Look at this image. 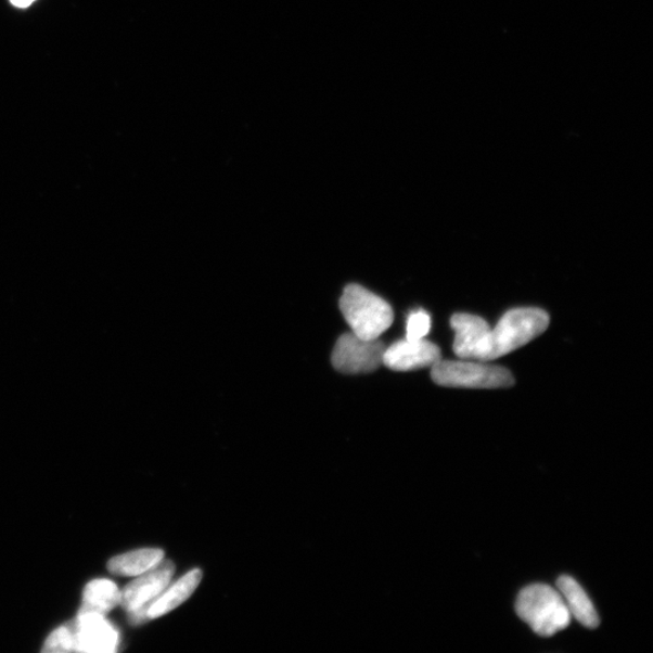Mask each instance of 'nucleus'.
I'll return each mask as SVG.
<instances>
[{"mask_svg":"<svg viewBox=\"0 0 653 653\" xmlns=\"http://www.w3.org/2000/svg\"><path fill=\"white\" fill-rule=\"evenodd\" d=\"M451 329L456 332L452 349L462 360H479L490 325L477 315L456 313L451 318Z\"/></svg>","mask_w":653,"mask_h":653,"instance_id":"obj_9","label":"nucleus"},{"mask_svg":"<svg viewBox=\"0 0 653 653\" xmlns=\"http://www.w3.org/2000/svg\"><path fill=\"white\" fill-rule=\"evenodd\" d=\"M165 553L159 549L137 550L114 556L108 562V571L119 576H140L164 561Z\"/></svg>","mask_w":653,"mask_h":653,"instance_id":"obj_13","label":"nucleus"},{"mask_svg":"<svg viewBox=\"0 0 653 653\" xmlns=\"http://www.w3.org/2000/svg\"><path fill=\"white\" fill-rule=\"evenodd\" d=\"M515 611L541 637H553L572 623L560 591L547 585L524 588L515 603Z\"/></svg>","mask_w":653,"mask_h":653,"instance_id":"obj_3","label":"nucleus"},{"mask_svg":"<svg viewBox=\"0 0 653 653\" xmlns=\"http://www.w3.org/2000/svg\"><path fill=\"white\" fill-rule=\"evenodd\" d=\"M441 360L439 347L428 341H399L386 347L383 364L396 372H410L432 367Z\"/></svg>","mask_w":653,"mask_h":653,"instance_id":"obj_8","label":"nucleus"},{"mask_svg":"<svg viewBox=\"0 0 653 653\" xmlns=\"http://www.w3.org/2000/svg\"><path fill=\"white\" fill-rule=\"evenodd\" d=\"M174 575L175 564L171 561L164 560L152 567L151 571L136 578L128 587H125L124 591L120 592L119 605L128 613L149 605L172 581Z\"/></svg>","mask_w":653,"mask_h":653,"instance_id":"obj_7","label":"nucleus"},{"mask_svg":"<svg viewBox=\"0 0 653 653\" xmlns=\"http://www.w3.org/2000/svg\"><path fill=\"white\" fill-rule=\"evenodd\" d=\"M556 585L572 618H576L587 628H597L600 623L597 610L576 579L571 576H562L558 579Z\"/></svg>","mask_w":653,"mask_h":653,"instance_id":"obj_11","label":"nucleus"},{"mask_svg":"<svg viewBox=\"0 0 653 653\" xmlns=\"http://www.w3.org/2000/svg\"><path fill=\"white\" fill-rule=\"evenodd\" d=\"M434 382L446 387L461 388H504L514 384V377L503 367L483 361H441L432 366Z\"/></svg>","mask_w":653,"mask_h":653,"instance_id":"obj_4","label":"nucleus"},{"mask_svg":"<svg viewBox=\"0 0 653 653\" xmlns=\"http://www.w3.org/2000/svg\"><path fill=\"white\" fill-rule=\"evenodd\" d=\"M120 603V591L110 579H94L84 591L79 614L104 616Z\"/></svg>","mask_w":653,"mask_h":653,"instance_id":"obj_12","label":"nucleus"},{"mask_svg":"<svg viewBox=\"0 0 653 653\" xmlns=\"http://www.w3.org/2000/svg\"><path fill=\"white\" fill-rule=\"evenodd\" d=\"M431 331V318L425 310H417L409 315L406 340H424Z\"/></svg>","mask_w":653,"mask_h":653,"instance_id":"obj_15","label":"nucleus"},{"mask_svg":"<svg viewBox=\"0 0 653 653\" xmlns=\"http://www.w3.org/2000/svg\"><path fill=\"white\" fill-rule=\"evenodd\" d=\"M550 325V315L542 309L521 308L505 312L494 330L490 329L479 360L490 362L518 350L536 340Z\"/></svg>","mask_w":653,"mask_h":653,"instance_id":"obj_1","label":"nucleus"},{"mask_svg":"<svg viewBox=\"0 0 653 653\" xmlns=\"http://www.w3.org/2000/svg\"><path fill=\"white\" fill-rule=\"evenodd\" d=\"M75 630V651L111 653L119 645V631L97 614H78L72 623Z\"/></svg>","mask_w":653,"mask_h":653,"instance_id":"obj_6","label":"nucleus"},{"mask_svg":"<svg viewBox=\"0 0 653 653\" xmlns=\"http://www.w3.org/2000/svg\"><path fill=\"white\" fill-rule=\"evenodd\" d=\"M203 572L200 568L189 572L176 582H170L164 591L157 596L149 605L140 607L146 619L159 618L175 609L181 606L193 596L200 584H202Z\"/></svg>","mask_w":653,"mask_h":653,"instance_id":"obj_10","label":"nucleus"},{"mask_svg":"<svg viewBox=\"0 0 653 653\" xmlns=\"http://www.w3.org/2000/svg\"><path fill=\"white\" fill-rule=\"evenodd\" d=\"M340 307L353 333L368 341L381 338L395 318L392 305L360 284L344 290Z\"/></svg>","mask_w":653,"mask_h":653,"instance_id":"obj_2","label":"nucleus"},{"mask_svg":"<svg viewBox=\"0 0 653 653\" xmlns=\"http://www.w3.org/2000/svg\"><path fill=\"white\" fill-rule=\"evenodd\" d=\"M386 346L381 340H363L355 333H345L334 346L332 364L344 374H367L383 364Z\"/></svg>","mask_w":653,"mask_h":653,"instance_id":"obj_5","label":"nucleus"},{"mask_svg":"<svg viewBox=\"0 0 653 653\" xmlns=\"http://www.w3.org/2000/svg\"><path fill=\"white\" fill-rule=\"evenodd\" d=\"M41 651L47 653L75 651V630L72 624L62 626L51 633Z\"/></svg>","mask_w":653,"mask_h":653,"instance_id":"obj_14","label":"nucleus"},{"mask_svg":"<svg viewBox=\"0 0 653 653\" xmlns=\"http://www.w3.org/2000/svg\"><path fill=\"white\" fill-rule=\"evenodd\" d=\"M15 7L26 8L35 2V0H10Z\"/></svg>","mask_w":653,"mask_h":653,"instance_id":"obj_16","label":"nucleus"}]
</instances>
